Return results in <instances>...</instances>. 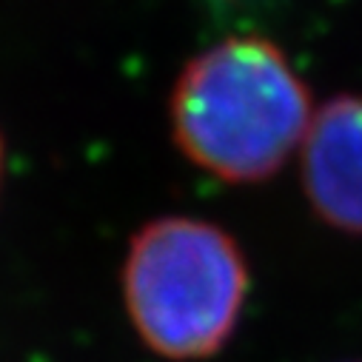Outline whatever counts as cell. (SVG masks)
Returning a JSON list of instances; mask_svg holds the SVG:
<instances>
[{
    "label": "cell",
    "instance_id": "obj_1",
    "mask_svg": "<svg viewBox=\"0 0 362 362\" xmlns=\"http://www.w3.org/2000/svg\"><path fill=\"white\" fill-rule=\"evenodd\" d=\"M311 123V95L288 57L265 37H228L180 71L171 132L194 165L228 183L277 174Z\"/></svg>",
    "mask_w": 362,
    "mask_h": 362
},
{
    "label": "cell",
    "instance_id": "obj_2",
    "mask_svg": "<svg viewBox=\"0 0 362 362\" xmlns=\"http://www.w3.org/2000/svg\"><path fill=\"white\" fill-rule=\"evenodd\" d=\"M237 240L194 217L143 226L126 254L123 300L143 345L171 362H206L234 337L248 300Z\"/></svg>",
    "mask_w": 362,
    "mask_h": 362
},
{
    "label": "cell",
    "instance_id": "obj_3",
    "mask_svg": "<svg viewBox=\"0 0 362 362\" xmlns=\"http://www.w3.org/2000/svg\"><path fill=\"white\" fill-rule=\"evenodd\" d=\"M303 186L317 217L362 234V95L331 98L303 137Z\"/></svg>",
    "mask_w": 362,
    "mask_h": 362
},
{
    "label": "cell",
    "instance_id": "obj_4",
    "mask_svg": "<svg viewBox=\"0 0 362 362\" xmlns=\"http://www.w3.org/2000/svg\"><path fill=\"white\" fill-rule=\"evenodd\" d=\"M4 157H6V148H4V134H0V183H4Z\"/></svg>",
    "mask_w": 362,
    "mask_h": 362
}]
</instances>
